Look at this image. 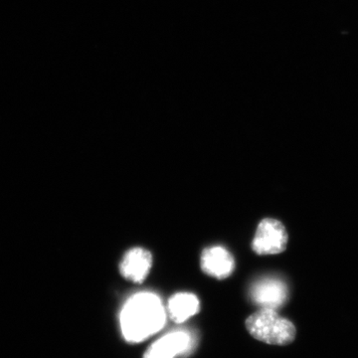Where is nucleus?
<instances>
[{
  "label": "nucleus",
  "instance_id": "obj_1",
  "mask_svg": "<svg viewBox=\"0 0 358 358\" xmlns=\"http://www.w3.org/2000/svg\"><path fill=\"white\" fill-rule=\"evenodd\" d=\"M166 312L159 296L140 293L124 305L121 313V327L124 338L129 343H140L162 329Z\"/></svg>",
  "mask_w": 358,
  "mask_h": 358
},
{
  "label": "nucleus",
  "instance_id": "obj_2",
  "mask_svg": "<svg viewBox=\"0 0 358 358\" xmlns=\"http://www.w3.org/2000/svg\"><path fill=\"white\" fill-rule=\"evenodd\" d=\"M246 329L257 341L272 345H291L296 334L293 322L272 308H262L252 313L247 317Z\"/></svg>",
  "mask_w": 358,
  "mask_h": 358
},
{
  "label": "nucleus",
  "instance_id": "obj_3",
  "mask_svg": "<svg viewBox=\"0 0 358 358\" xmlns=\"http://www.w3.org/2000/svg\"><path fill=\"white\" fill-rule=\"evenodd\" d=\"M288 242L284 224L277 219L265 218L259 223L251 247L257 255H275L287 249Z\"/></svg>",
  "mask_w": 358,
  "mask_h": 358
},
{
  "label": "nucleus",
  "instance_id": "obj_4",
  "mask_svg": "<svg viewBox=\"0 0 358 358\" xmlns=\"http://www.w3.org/2000/svg\"><path fill=\"white\" fill-rule=\"evenodd\" d=\"M251 296L257 305L263 308L275 310L288 300V288L281 280L268 278L257 282L252 287Z\"/></svg>",
  "mask_w": 358,
  "mask_h": 358
},
{
  "label": "nucleus",
  "instance_id": "obj_5",
  "mask_svg": "<svg viewBox=\"0 0 358 358\" xmlns=\"http://www.w3.org/2000/svg\"><path fill=\"white\" fill-rule=\"evenodd\" d=\"M200 266L205 274L223 280L232 274L235 261L232 254L223 247H210L202 252Z\"/></svg>",
  "mask_w": 358,
  "mask_h": 358
},
{
  "label": "nucleus",
  "instance_id": "obj_6",
  "mask_svg": "<svg viewBox=\"0 0 358 358\" xmlns=\"http://www.w3.org/2000/svg\"><path fill=\"white\" fill-rule=\"evenodd\" d=\"M152 266V255L143 248H134L127 252L120 264L122 277L134 282H143Z\"/></svg>",
  "mask_w": 358,
  "mask_h": 358
},
{
  "label": "nucleus",
  "instance_id": "obj_7",
  "mask_svg": "<svg viewBox=\"0 0 358 358\" xmlns=\"http://www.w3.org/2000/svg\"><path fill=\"white\" fill-rule=\"evenodd\" d=\"M190 338L183 331L167 334L148 348L143 358H174L187 350Z\"/></svg>",
  "mask_w": 358,
  "mask_h": 358
},
{
  "label": "nucleus",
  "instance_id": "obj_8",
  "mask_svg": "<svg viewBox=\"0 0 358 358\" xmlns=\"http://www.w3.org/2000/svg\"><path fill=\"white\" fill-rule=\"evenodd\" d=\"M199 301L196 296L190 293L174 294L169 301L167 313L169 317L176 324H181L199 313Z\"/></svg>",
  "mask_w": 358,
  "mask_h": 358
}]
</instances>
